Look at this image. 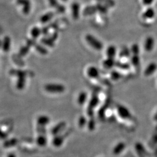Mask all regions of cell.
Instances as JSON below:
<instances>
[{"label":"cell","mask_w":157,"mask_h":157,"mask_svg":"<svg viewBox=\"0 0 157 157\" xmlns=\"http://www.w3.org/2000/svg\"><path fill=\"white\" fill-rule=\"evenodd\" d=\"M86 40L89 45L96 50L100 51L103 48V44L100 40L97 39L95 36L91 34L86 36Z\"/></svg>","instance_id":"6da1fadb"},{"label":"cell","mask_w":157,"mask_h":157,"mask_svg":"<svg viewBox=\"0 0 157 157\" xmlns=\"http://www.w3.org/2000/svg\"><path fill=\"white\" fill-rule=\"evenodd\" d=\"M46 91L52 94H61L64 92L65 87L63 85L61 84H47L44 87Z\"/></svg>","instance_id":"7a4b0ae2"},{"label":"cell","mask_w":157,"mask_h":157,"mask_svg":"<svg viewBox=\"0 0 157 157\" xmlns=\"http://www.w3.org/2000/svg\"><path fill=\"white\" fill-rule=\"evenodd\" d=\"M117 112L120 118L126 120L132 118V114L127 107L123 105H119L117 107Z\"/></svg>","instance_id":"3957f363"},{"label":"cell","mask_w":157,"mask_h":157,"mask_svg":"<svg viewBox=\"0 0 157 157\" xmlns=\"http://www.w3.org/2000/svg\"><path fill=\"white\" fill-rule=\"evenodd\" d=\"M66 127V123L64 121H62L56 124L55 126L53 127V128L51 129V134L54 135V136L56 135H60L61 132L64 130Z\"/></svg>","instance_id":"277c9868"},{"label":"cell","mask_w":157,"mask_h":157,"mask_svg":"<svg viewBox=\"0 0 157 157\" xmlns=\"http://www.w3.org/2000/svg\"><path fill=\"white\" fill-rule=\"evenodd\" d=\"M155 44V40L152 36H148L146 38L144 43V48L147 52H151L153 50Z\"/></svg>","instance_id":"5b68a950"},{"label":"cell","mask_w":157,"mask_h":157,"mask_svg":"<svg viewBox=\"0 0 157 157\" xmlns=\"http://www.w3.org/2000/svg\"><path fill=\"white\" fill-rule=\"evenodd\" d=\"M126 144L123 141L118 143L112 148V154L115 155H119L124 151L126 148Z\"/></svg>","instance_id":"8992f818"},{"label":"cell","mask_w":157,"mask_h":157,"mask_svg":"<svg viewBox=\"0 0 157 157\" xmlns=\"http://www.w3.org/2000/svg\"><path fill=\"white\" fill-rule=\"evenodd\" d=\"M36 122L37 126L46 127L50 123V118L45 115H41L37 117Z\"/></svg>","instance_id":"52a82bcc"},{"label":"cell","mask_w":157,"mask_h":157,"mask_svg":"<svg viewBox=\"0 0 157 157\" xmlns=\"http://www.w3.org/2000/svg\"><path fill=\"white\" fill-rule=\"evenodd\" d=\"M18 5L23 6V12L25 14L27 15L30 11L31 4L29 0H17Z\"/></svg>","instance_id":"ba28073f"},{"label":"cell","mask_w":157,"mask_h":157,"mask_svg":"<svg viewBox=\"0 0 157 157\" xmlns=\"http://www.w3.org/2000/svg\"><path fill=\"white\" fill-rule=\"evenodd\" d=\"M157 70V64L155 62H151L148 64V65L146 67L144 71V75L146 76H151L153 73L156 72Z\"/></svg>","instance_id":"9c48e42d"},{"label":"cell","mask_w":157,"mask_h":157,"mask_svg":"<svg viewBox=\"0 0 157 157\" xmlns=\"http://www.w3.org/2000/svg\"><path fill=\"white\" fill-rule=\"evenodd\" d=\"M87 75L92 78H98L100 76V71L99 70L94 66H91L88 68L87 71Z\"/></svg>","instance_id":"30bf717a"},{"label":"cell","mask_w":157,"mask_h":157,"mask_svg":"<svg viewBox=\"0 0 157 157\" xmlns=\"http://www.w3.org/2000/svg\"><path fill=\"white\" fill-rule=\"evenodd\" d=\"M96 12H98L96 5L88 6L84 8L83 11V15L84 16H89L94 14Z\"/></svg>","instance_id":"8fae6325"},{"label":"cell","mask_w":157,"mask_h":157,"mask_svg":"<svg viewBox=\"0 0 157 157\" xmlns=\"http://www.w3.org/2000/svg\"><path fill=\"white\" fill-rule=\"evenodd\" d=\"M155 15V11L152 8L149 7L143 13L142 17L144 19H152Z\"/></svg>","instance_id":"7c38bea8"},{"label":"cell","mask_w":157,"mask_h":157,"mask_svg":"<svg viewBox=\"0 0 157 157\" xmlns=\"http://www.w3.org/2000/svg\"><path fill=\"white\" fill-rule=\"evenodd\" d=\"M72 17L75 20L78 19L79 17V12H80V5L78 2H73L71 6Z\"/></svg>","instance_id":"4fadbf2b"},{"label":"cell","mask_w":157,"mask_h":157,"mask_svg":"<svg viewBox=\"0 0 157 157\" xmlns=\"http://www.w3.org/2000/svg\"><path fill=\"white\" fill-rule=\"evenodd\" d=\"M64 137L62 135H58L55 136L53 140H52V144L56 147H60L63 145L64 142Z\"/></svg>","instance_id":"5bb4252c"},{"label":"cell","mask_w":157,"mask_h":157,"mask_svg":"<svg viewBox=\"0 0 157 157\" xmlns=\"http://www.w3.org/2000/svg\"><path fill=\"white\" fill-rule=\"evenodd\" d=\"M106 54H107V58H113L116 56L117 54V48L115 45H111L108 47L106 50Z\"/></svg>","instance_id":"9a60e30c"},{"label":"cell","mask_w":157,"mask_h":157,"mask_svg":"<svg viewBox=\"0 0 157 157\" xmlns=\"http://www.w3.org/2000/svg\"><path fill=\"white\" fill-rule=\"evenodd\" d=\"M99 102V98L97 95L93 96L90 100L89 104V107H88V112H91L93 111V109L95 108L98 104Z\"/></svg>","instance_id":"2e32d148"},{"label":"cell","mask_w":157,"mask_h":157,"mask_svg":"<svg viewBox=\"0 0 157 157\" xmlns=\"http://www.w3.org/2000/svg\"><path fill=\"white\" fill-rule=\"evenodd\" d=\"M36 143L40 147H45L47 144L48 140L47 139L46 135H38V136L36 138Z\"/></svg>","instance_id":"e0dca14e"},{"label":"cell","mask_w":157,"mask_h":157,"mask_svg":"<svg viewBox=\"0 0 157 157\" xmlns=\"http://www.w3.org/2000/svg\"><path fill=\"white\" fill-rule=\"evenodd\" d=\"M102 66L106 69H111L116 66V61L113 58H107L102 62Z\"/></svg>","instance_id":"ac0fdd59"},{"label":"cell","mask_w":157,"mask_h":157,"mask_svg":"<svg viewBox=\"0 0 157 157\" xmlns=\"http://www.w3.org/2000/svg\"><path fill=\"white\" fill-rule=\"evenodd\" d=\"M88 95L86 91H82L79 93L78 97V103L80 105H83L86 103L87 100Z\"/></svg>","instance_id":"d6986e66"},{"label":"cell","mask_w":157,"mask_h":157,"mask_svg":"<svg viewBox=\"0 0 157 157\" xmlns=\"http://www.w3.org/2000/svg\"><path fill=\"white\" fill-rule=\"evenodd\" d=\"M11 39L8 36H6L3 40L2 43V48L4 52H8L10 49L11 47Z\"/></svg>","instance_id":"ffe728a7"},{"label":"cell","mask_w":157,"mask_h":157,"mask_svg":"<svg viewBox=\"0 0 157 157\" xmlns=\"http://www.w3.org/2000/svg\"><path fill=\"white\" fill-rule=\"evenodd\" d=\"M54 16V12H48L44 15H43V16H41V17H40V21L42 24H45L46 23L48 22Z\"/></svg>","instance_id":"44dd1931"},{"label":"cell","mask_w":157,"mask_h":157,"mask_svg":"<svg viewBox=\"0 0 157 157\" xmlns=\"http://www.w3.org/2000/svg\"><path fill=\"white\" fill-rule=\"evenodd\" d=\"M26 77H19L17 81V87L18 90H23L25 86Z\"/></svg>","instance_id":"7402d4cb"},{"label":"cell","mask_w":157,"mask_h":157,"mask_svg":"<svg viewBox=\"0 0 157 157\" xmlns=\"http://www.w3.org/2000/svg\"><path fill=\"white\" fill-rule=\"evenodd\" d=\"M41 42L43 44L48 46L50 47H53L54 46V41L50 37H44L41 39Z\"/></svg>","instance_id":"603a6c76"},{"label":"cell","mask_w":157,"mask_h":157,"mask_svg":"<svg viewBox=\"0 0 157 157\" xmlns=\"http://www.w3.org/2000/svg\"><path fill=\"white\" fill-rule=\"evenodd\" d=\"M41 34V29H40L37 27H34L31 30V35L33 39H36L38 37H39Z\"/></svg>","instance_id":"cb8c5ba5"},{"label":"cell","mask_w":157,"mask_h":157,"mask_svg":"<svg viewBox=\"0 0 157 157\" xmlns=\"http://www.w3.org/2000/svg\"><path fill=\"white\" fill-rule=\"evenodd\" d=\"M10 74L12 75L16 76L17 78L19 77H26L27 73L26 72L22 70H11L10 71Z\"/></svg>","instance_id":"d4e9b609"},{"label":"cell","mask_w":157,"mask_h":157,"mask_svg":"<svg viewBox=\"0 0 157 157\" xmlns=\"http://www.w3.org/2000/svg\"><path fill=\"white\" fill-rule=\"evenodd\" d=\"M17 143V139L13 138L11 139H9L6 140L4 143V146L6 148H9L13 146H16Z\"/></svg>","instance_id":"484cf974"},{"label":"cell","mask_w":157,"mask_h":157,"mask_svg":"<svg viewBox=\"0 0 157 157\" xmlns=\"http://www.w3.org/2000/svg\"><path fill=\"white\" fill-rule=\"evenodd\" d=\"M88 121L86 118L84 116H80L78 119V127L80 128H83L86 125H87Z\"/></svg>","instance_id":"4316f807"},{"label":"cell","mask_w":157,"mask_h":157,"mask_svg":"<svg viewBox=\"0 0 157 157\" xmlns=\"http://www.w3.org/2000/svg\"><path fill=\"white\" fill-rule=\"evenodd\" d=\"M131 62L132 64L135 67H139L140 63V59L139 55H133L131 58Z\"/></svg>","instance_id":"83f0119b"},{"label":"cell","mask_w":157,"mask_h":157,"mask_svg":"<svg viewBox=\"0 0 157 157\" xmlns=\"http://www.w3.org/2000/svg\"><path fill=\"white\" fill-rule=\"evenodd\" d=\"M98 3H101L102 4L106 6L108 8L113 7L115 6V2L114 0H97Z\"/></svg>","instance_id":"f1b7e54d"},{"label":"cell","mask_w":157,"mask_h":157,"mask_svg":"<svg viewBox=\"0 0 157 157\" xmlns=\"http://www.w3.org/2000/svg\"><path fill=\"white\" fill-rule=\"evenodd\" d=\"M131 51L127 47H124L119 52V56L121 58H127L130 56Z\"/></svg>","instance_id":"f546056e"},{"label":"cell","mask_w":157,"mask_h":157,"mask_svg":"<svg viewBox=\"0 0 157 157\" xmlns=\"http://www.w3.org/2000/svg\"><path fill=\"white\" fill-rule=\"evenodd\" d=\"M36 50H37V52H39L40 54H43V55H45L48 53L47 50L45 48V47L43 45L38 44L37 43H36V44L34 46Z\"/></svg>","instance_id":"4dcf8cb0"},{"label":"cell","mask_w":157,"mask_h":157,"mask_svg":"<svg viewBox=\"0 0 157 157\" xmlns=\"http://www.w3.org/2000/svg\"><path fill=\"white\" fill-rule=\"evenodd\" d=\"M30 47L28 45H25L23 46L21 48L20 50H19V55L20 56H25L29 51L30 50Z\"/></svg>","instance_id":"1f68e13d"},{"label":"cell","mask_w":157,"mask_h":157,"mask_svg":"<svg viewBox=\"0 0 157 157\" xmlns=\"http://www.w3.org/2000/svg\"><path fill=\"white\" fill-rule=\"evenodd\" d=\"M131 53L133 55H139L140 53V47L139 45L136 43L133 44L131 47Z\"/></svg>","instance_id":"d6a6232c"},{"label":"cell","mask_w":157,"mask_h":157,"mask_svg":"<svg viewBox=\"0 0 157 157\" xmlns=\"http://www.w3.org/2000/svg\"><path fill=\"white\" fill-rule=\"evenodd\" d=\"M122 78V75L117 71H113L111 72V78L113 80H118Z\"/></svg>","instance_id":"836d02e7"},{"label":"cell","mask_w":157,"mask_h":157,"mask_svg":"<svg viewBox=\"0 0 157 157\" xmlns=\"http://www.w3.org/2000/svg\"><path fill=\"white\" fill-rule=\"evenodd\" d=\"M36 129H36V130H37V132L38 135H46L47 132V129H46V127L37 126Z\"/></svg>","instance_id":"e575fe53"},{"label":"cell","mask_w":157,"mask_h":157,"mask_svg":"<svg viewBox=\"0 0 157 157\" xmlns=\"http://www.w3.org/2000/svg\"><path fill=\"white\" fill-rule=\"evenodd\" d=\"M116 66L119 68L123 69H128L130 67V65L128 63H122L121 62H116Z\"/></svg>","instance_id":"d590c367"},{"label":"cell","mask_w":157,"mask_h":157,"mask_svg":"<svg viewBox=\"0 0 157 157\" xmlns=\"http://www.w3.org/2000/svg\"><path fill=\"white\" fill-rule=\"evenodd\" d=\"M66 10V8L65 7V6L63 5H58L56 7V11L58 13H62L63 12H65Z\"/></svg>","instance_id":"8d00e7d4"},{"label":"cell","mask_w":157,"mask_h":157,"mask_svg":"<svg viewBox=\"0 0 157 157\" xmlns=\"http://www.w3.org/2000/svg\"><path fill=\"white\" fill-rule=\"evenodd\" d=\"M95 121L94 120H90L88 121L87 126L89 130H93L95 128Z\"/></svg>","instance_id":"74e56055"},{"label":"cell","mask_w":157,"mask_h":157,"mask_svg":"<svg viewBox=\"0 0 157 157\" xmlns=\"http://www.w3.org/2000/svg\"><path fill=\"white\" fill-rule=\"evenodd\" d=\"M36 41H35V39H28L26 41V45H28L30 47L32 46H35L36 44Z\"/></svg>","instance_id":"f35d334b"},{"label":"cell","mask_w":157,"mask_h":157,"mask_svg":"<svg viewBox=\"0 0 157 157\" xmlns=\"http://www.w3.org/2000/svg\"><path fill=\"white\" fill-rule=\"evenodd\" d=\"M48 2H49V4L51 6H52V7L56 8V6L59 5L57 0H48Z\"/></svg>","instance_id":"ab89813d"},{"label":"cell","mask_w":157,"mask_h":157,"mask_svg":"<svg viewBox=\"0 0 157 157\" xmlns=\"http://www.w3.org/2000/svg\"><path fill=\"white\" fill-rule=\"evenodd\" d=\"M49 26L43 27L41 29V33L43 34V35H44L45 36H47L48 34L49 33Z\"/></svg>","instance_id":"60d3db41"},{"label":"cell","mask_w":157,"mask_h":157,"mask_svg":"<svg viewBox=\"0 0 157 157\" xmlns=\"http://www.w3.org/2000/svg\"><path fill=\"white\" fill-rule=\"evenodd\" d=\"M142 1L144 6H149L151 5L154 0H142Z\"/></svg>","instance_id":"b9f144b4"},{"label":"cell","mask_w":157,"mask_h":157,"mask_svg":"<svg viewBox=\"0 0 157 157\" xmlns=\"http://www.w3.org/2000/svg\"><path fill=\"white\" fill-rule=\"evenodd\" d=\"M49 37L52 40L54 41H55L58 39V33L56 32H54Z\"/></svg>","instance_id":"7bdbcfd3"},{"label":"cell","mask_w":157,"mask_h":157,"mask_svg":"<svg viewBox=\"0 0 157 157\" xmlns=\"http://www.w3.org/2000/svg\"><path fill=\"white\" fill-rule=\"evenodd\" d=\"M6 137H7V135L0 129V139H6Z\"/></svg>","instance_id":"ee69618b"},{"label":"cell","mask_w":157,"mask_h":157,"mask_svg":"<svg viewBox=\"0 0 157 157\" xmlns=\"http://www.w3.org/2000/svg\"><path fill=\"white\" fill-rule=\"evenodd\" d=\"M7 157H16V155L14 154V153H10L8 155Z\"/></svg>","instance_id":"f6af8a7d"},{"label":"cell","mask_w":157,"mask_h":157,"mask_svg":"<svg viewBox=\"0 0 157 157\" xmlns=\"http://www.w3.org/2000/svg\"><path fill=\"white\" fill-rule=\"evenodd\" d=\"M154 121H157V112H155V113L154 114Z\"/></svg>","instance_id":"bcb514c9"},{"label":"cell","mask_w":157,"mask_h":157,"mask_svg":"<svg viewBox=\"0 0 157 157\" xmlns=\"http://www.w3.org/2000/svg\"><path fill=\"white\" fill-rule=\"evenodd\" d=\"M2 47V42H1V41L0 40V47Z\"/></svg>","instance_id":"7dc6e473"},{"label":"cell","mask_w":157,"mask_h":157,"mask_svg":"<svg viewBox=\"0 0 157 157\" xmlns=\"http://www.w3.org/2000/svg\"><path fill=\"white\" fill-rule=\"evenodd\" d=\"M63 1H64V2H66V1H67V0H62Z\"/></svg>","instance_id":"c3c4849f"}]
</instances>
